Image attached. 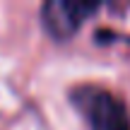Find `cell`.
<instances>
[{
	"instance_id": "1",
	"label": "cell",
	"mask_w": 130,
	"mask_h": 130,
	"mask_svg": "<svg viewBox=\"0 0 130 130\" xmlns=\"http://www.w3.org/2000/svg\"><path fill=\"white\" fill-rule=\"evenodd\" d=\"M70 101L92 130H130L128 108L116 94L101 87H75Z\"/></svg>"
},
{
	"instance_id": "2",
	"label": "cell",
	"mask_w": 130,
	"mask_h": 130,
	"mask_svg": "<svg viewBox=\"0 0 130 130\" xmlns=\"http://www.w3.org/2000/svg\"><path fill=\"white\" fill-rule=\"evenodd\" d=\"M94 10L96 5L84 0H48L41 7V22L56 41H68L79 31L82 22Z\"/></svg>"
}]
</instances>
